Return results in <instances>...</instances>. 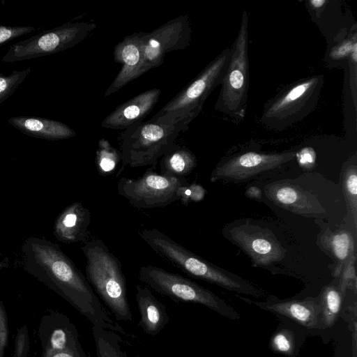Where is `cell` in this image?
<instances>
[{"instance_id": "1", "label": "cell", "mask_w": 357, "mask_h": 357, "mask_svg": "<svg viewBox=\"0 0 357 357\" xmlns=\"http://www.w3.org/2000/svg\"><path fill=\"white\" fill-rule=\"evenodd\" d=\"M139 237L162 259L188 275L237 293L255 296L258 288L242 278L200 257L156 229H144Z\"/></svg>"}, {"instance_id": "2", "label": "cell", "mask_w": 357, "mask_h": 357, "mask_svg": "<svg viewBox=\"0 0 357 357\" xmlns=\"http://www.w3.org/2000/svg\"><path fill=\"white\" fill-rule=\"evenodd\" d=\"M82 250L86 257V279L93 291L116 320L132 321L126 280L119 259L98 238L86 242Z\"/></svg>"}, {"instance_id": "3", "label": "cell", "mask_w": 357, "mask_h": 357, "mask_svg": "<svg viewBox=\"0 0 357 357\" xmlns=\"http://www.w3.org/2000/svg\"><path fill=\"white\" fill-rule=\"evenodd\" d=\"M231 47L222 50L197 77L169 101L151 120L180 125L189 124L202 112L211 93L221 84L227 68Z\"/></svg>"}, {"instance_id": "4", "label": "cell", "mask_w": 357, "mask_h": 357, "mask_svg": "<svg viewBox=\"0 0 357 357\" xmlns=\"http://www.w3.org/2000/svg\"><path fill=\"white\" fill-rule=\"evenodd\" d=\"M185 128L180 125L160 123L153 120L139 122L126 129L120 137L121 167L151 166L155 169L161 158L174 144L181 132Z\"/></svg>"}, {"instance_id": "5", "label": "cell", "mask_w": 357, "mask_h": 357, "mask_svg": "<svg viewBox=\"0 0 357 357\" xmlns=\"http://www.w3.org/2000/svg\"><path fill=\"white\" fill-rule=\"evenodd\" d=\"M324 83V75H317L284 89L266 104L261 123L269 130L282 131L302 121L317 107Z\"/></svg>"}, {"instance_id": "6", "label": "cell", "mask_w": 357, "mask_h": 357, "mask_svg": "<svg viewBox=\"0 0 357 357\" xmlns=\"http://www.w3.org/2000/svg\"><path fill=\"white\" fill-rule=\"evenodd\" d=\"M248 15L243 12L238 36L231 46L227 70L223 77L215 109L237 121L245 115L249 89Z\"/></svg>"}, {"instance_id": "7", "label": "cell", "mask_w": 357, "mask_h": 357, "mask_svg": "<svg viewBox=\"0 0 357 357\" xmlns=\"http://www.w3.org/2000/svg\"><path fill=\"white\" fill-rule=\"evenodd\" d=\"M138 278L148 287L174 301L200 304L223 316L232 319L238 317L236 312L225 301L178 273L146 265L139 267Z\"/></svg>"}, {"instance_id": "8", "label": "cell", "mask_w": 357, "mask_h": 357, "mask_svg": "<svg viewBox=\"0 0 357 357\" xmlns=\"http://www.w3.org/2000/svg\"><path fill=\"white\" fill-rule=\"evenodd\" d=\"M96 26L94 23L68 22L45 30L11 45L1 61H22L66 50L84 40Z\"/></svg>"}, {"instance_id": "9", "label": "cell", "mask_w": 357, "mask_h": 357, "mask_svg": "<svg viewBox=\"0 0 357 357\" xmlns=\"http://www.w3.org/2000/svg\"><path fill=\"white\" fill-rule=\"evenodd\" d=\"M223 235L240 248L252 260V265L268 268L284 260L287 252L269 227L252 220H241L227 225Z\"/></svg>"}, {"instance_id": "10", "label": "cell", "mask_w": 357, "mask_h": 357, "mask_svg": "<svg viewBox=\"0 0 357 357\" xmlns=\"http://www.w3.org/2000/svg\"><path fill=\"white\" fill-rule=\"evenodd\" d=\"M154 169L150 167L137 178L121 177L117 183L118 194L138 208L163 207L178 200L180 188L188 181L158 174Z\"/></svg>"}, {"instance_id": "11", "label": "cell", "mask_w": 357, "mask_h": 357, "mask_svg": "<svg viewBox=\"0 0 357 357\" xmlns=\"http://www.w3.org/2000/svg\"><path fill=\"white\" fill-rule=\"evenodd\" d=\"M295 151H247L220 160L211 174V182H243L278 170L296 158Z\"/></svg>"}, {"instance_id": "12", "label": "cell", "mask_w": 357, "mask_h": 357, "mask_svg": "<svg viewBox=\"0 0 357 357\" xmlns=\"http://www.w3.org/2000/svg\"><path fill=\"white\" fill-rule=\"evenodd\" d=\"M190 39L191 28L188 15L174 18L151 32H144L141 75L160 66L167 52L187 47Z\"/></svg>"}, {"instance_id": "13", "label": "cell", "mask_w": 357, "mask_h": 357, "mask_svg": "<svg viewBox=\"0 0 357 357\" xmlns=\"http://www.w3.org/2000/svg\"><path fill=\"white\" fill-rule=\"evenodd\" d=\"M263 191L270 202L296 215L317 218L329 215L318 192L303 187L300 177L270 182Z\"/></svg>"}, {"instance_id": "14", "label": "cell", "mask_w": 357, "mask_h": 357, "mask_svg": "<svg viewBox=\"0 0 357 357\" xmlns=\"http://www.w3.org/2000/svg\"><path fill=\"white\" fill-rule=\"evenodd\" d=\"M38 335L42 348L41 357L79 345V333L65 314L50 310L44 314L38 324Z\"/></svg>"}, {"instance_id": "15", "label": "cell", "mask_w": 357, "mask_h": 357, "mask_svg": "<svg viewBox=\"0 0 357 357\" xmlns=\"http://www.w3.org/2000/svg\"><path fill=\"white\" fill-rule=\"evenodd\" d=\"M144 35V32L133 33L126 36L116 45L114 59L116 62L121 63L122 67L107 89L105 97L116 92L128 82L142 75Z\"/></svg>"}, {"instance_id": "16", "label": "cell", "mask_w": 357, "mask_h": 357, "mask_svg": "<svg viewBox=\"0 0 357 357\" xmlns=\"http://www.w3.org/2000/svg\"><path fill=\"white\" fill-rule=\"evenodd\" d=\"M159 89H152L141 93L118 106L102 122L108 129L126 130L142 120L151 112L160 96Z\"/></svg>"}, {"instance_id": "17", "label": "cell", "mask_w": 357, "mask_h": 357, "mask_svg": "<svg viewBox=\"0 0 357 357\" xmlns=\"http://www.w3.org/2000/svg\"><path fill=\"white\" fill-rule=\"evenodd\" d=\"M319 247L335 262V275H340L344 266L355 255V238L347 229L326 227L317 236Z\"/></svg>"}, {"instance_id": "18", "label": "cell", "mask_w": 357, "mask_h": 357, "mask_svg": "<svg viewBox=\"0 0 357 357\" xmlns=\"http://www.w3.org/2000/svg\"><path fill=\"white\" fill-rule=\"evenodd\" d=\"M135 299L140 315L138 326L147 335H158L169 321L165 305L156 298L147 286H136Z\"/></svg>"}, {"instance_id": "19", "label": "cell", "mask_w": 357, "mask_h": 357, "mask_svg": "<svg viewBox=\"0 0 357 357\" xmlns=\"http://www.w3.org/2000/svg\"><path fill=\"white\" fill-rule=\"evenodd\" d=\"M252 303L262 309L284 315L308 328H321L322 324L319 299Z\"/></svg>"}, {"instance_id": "20", "label": "cell", "mask_w": 357, "mask_h": 357, "mask_svg": "<svg viewBox=\"0 0 357 357\" xmlns=\"http://www.w3.org/2000/svg\"><path fill=\"white\" fill-rule=\"evenodd\" d=\"M8 123L27 135L46 139H63L76 135V132L66 124L45 118L13 116L8 119Z\"/></svg>"}, {"instance_id": "21", "label": "cell", "mask_w": 357, "mask_h": 357, "mask_svg": "<svg viewBox=\"0 0 357 357\" xmlns=\"http://www.w3.org/2000/svg\"><path fill=\"white\" fill-rule=\"evenodd\" d=\"M197 165L195 154L188 149L174 144L160 160V174L184 178Z\"/></svg>"}, {"instance_id": "22", "label": "cell", "mask_w": 357, "mask_h": 357, "mask_svg": "<svg viewBox=\"0 0 357 357\" xmlns=\"http://www.w3.org/2000/svg\"><path fill=\"white\" fill-rule=\"evenodd\" d=\"M91 223L90 211L82 204L73 205L61 220L63 235L71 241H82L86 238Z\"/></svg>"}, {"instance_id": "23", "label": "cell", "mask_w": 357, "mask_h": 357, "mask_svg": "<svg viewBox=\"0 0 357 357\" xmlns=\"http://www.w3.org/2000/svg\"><path fill=\"white\" fill-rule=\"evenodd\" d=\"M342 192L344 197L347 218L351 220L356 231L357 226V165L356 157L344 165L341 174Z\"/></svg>"}, {"instance_id": "24", "label": "cell", "mask_w": 357, "mask_h": 357, "mask_svg": "<svg viewBox=\"0 0 357 357\" xmlns=\"http://www.w3.org/2000/svg\"><path fill=\"white\" fill-rule=\"evenodd\" d=\"M97 357H132L122 346V339L116 332L92 326Z\"/></svg>"}, {"instance_id": "25", "label": "cell", "mask_w": 357, "mask_h": 357, "mask_svg": "<svg viewBox=\"0 0 357 357\" xmlns=\"http://www.w3.org/2000/svg\"><path fill=\"white\" fill-rule=\"evenodd\" d=\"M342 296L340 290L335 285L326 286L319 297L321 319L324 327L332 326L341 310Z\"/></svg>"}, {"instance_id": "26", "label": "cell", "mask_w": 357, "mask_h": 357, "mask_svg": "<svg viewBox=\"0 0 357 357\" xmlns=\"http://www.w3.org/2000/svg\"><path fill=\"white\" fill-rule=\"evenodd\" d=\"M120 160L121 161L120 151L114 148L107 140L101 139L98 142L96 157V167L100 174H111Z\"/></svg>"}, {"instance_id": "27", "label": "cell", "mask_w": 357, "mask_h": 357, "mask_svg": "<svg viewBox=\"0 0 357 357\" xmlns=\"http://www.w3.org/2000/svg\"><path fill=\"white\" fill-rule=\"evenodd\" d=\"M31 72V68L14 70L8 75L0 74V104L10 97Z\"/></svg>"}, {"instance_id": "28", "label": "cell", "mask_w": 357, "mask_h": 357, "mask_svg": "<svg viewBox=\"0 0 357 357\" xmlns=\"http://www.w3.org/2000/svg\"><path fill=\"white\" fill-rule=\"evenodd\" d=\"M271 347L275 351L291 355L294 349V341L292 334L285 330L278 332L271 339Z\"/></svg>"}, {"instance_id": "29", "label": "cell", "mask_w": 357, "mask_h": 357, "mask_svg": "<svg viewBox=\"0 0 357 357\" xmlns=\"http://www.w3.org/2000/svg\"><path fill=\"white\" fill-rule=\"evenodd\" d=\"M206 193V190L202 185L188 183L180 188L178 200L182 204L188 205L190 202L202 200Z\"/></svg>"}, {"instance_id": "30", "label": "cell", "mask_w": 357, "mask_h": 357, "mask_svg": "<svg viewBox=\"0 0 357 357\" xmlns=\"http://www.w3.org/2000/svg\"><path fill=\"white\" fill-rule=\"evenodd\" d=\"M30 349V338L26 325L19 328L15 336L13 357H28Z\"/></svg>"}, {"instance_id": "31", "label": "cell", "mask_w": 357, "mask_h": 357, "mask_svg": "<svg viewBox=\"0 0 357 357\" xmlns=\"http://www.w3.org/2000/svg\"><path fill=\"white\" fill-rule=\"evenodd\" d=\"M33 26H8L0 25V46L11 40L34 31Z\"/></svg>"}, {"instance_id": "32", "label": "cell", "mask_w": 357, "mask_h": 357, "mask_svg": "<svg viewBox=\"0 0 357 357\" xmlns=\"http://www.w3.org/2000/svg\"><path fill=\"white\" fill-rule=\"evenodd\" d=\"M8 321L7 312L0 301V357H4L8 342Z\"/></svg>"}, {"instance_id": "33", "label": "cell", "mask_w": 357, "mask_h": 357, "mask_svg": "<svg viewBox=\"0 0 357 357\" xmlns=\"http://www.w3.org/2000/svg\"><path fill=\"white\" fill-rule=\"evenodd\" d=\"M356 257L353 256L349 262L344 266L341 274L340 281V290L344 292L351 282L356 283V276L355 271Z\"/></svg>"}, {"instance_id": "34", "label": "cell", "mask_w": 357, "mask_h": 357, "mask_svg": "<svg viewBox=\"0 0 357 357\" xmlns=\"http://www.w3.org/2000/svg\"><path fill=\"white\" fill-rule=\"evenodd\" d=\"M356 45V35L354 34L353 38L346 40L340 45L335 47L331 52L330 56L334 60L349 57L354 47Z\"/></svg>"}, {"instance_id": "35", "label": "cell", "mask_w": 357, "mask_h": 357, "mask_svg": "<svg viewBox=\"0 0 357 357\" xmlns=\"http://www.w3.org/2000/svg\"><path fill=\"white\" fill-rule=\"evenodd\" d=\"M357 45L355 46L349 56V63L350 70V85L353 96L354 107L356 109V62H357Z\"/></svg>"}, {"instance_id": "36", "label": "cell", "mask_w": 357, "mask_h": 357, "mask_svg": "<svg viewBox=\"0 0 357 357\" xmlns=\"http://www.w3.org/2000/svg\"><path fill=\"white\" fill-rule=\"evenodd\" d=\"M47 357H86L82 344L56 353H54Z\"/></svg>"}, {"instance_id": "37", "label": "cell", "mask_w": 357, "mask_h": 357, "mask_svg": "<svg viewBox=\"0 0 357 357\" xmlns=\"http://www.w3.org/2000/svg\"><path fill=\"white\" fill-rule=\"evenodd\" d=\"M246 197L250 199L261 201L262 199V190L257 186H250L245 192Z\"/></svg>"}, {"instance_id": "38", "label": "cell", "mask_w": 357, "mask_h": 357, "mask_svg": "<svg viewBox=\"0 0 357 357\" xmlns=\"http://www.w3.org/2000/svg\"><path fill=\"white\" fill-rule=\"evenodd\" d=\"M299 161L301 165H307V164L312 165L313 160L312 153H303L301 154Z\"/></svg>"}, {"instance_id": "39", "label": "cell", "mask_w": 357, "mask_h": 357, "mask_svg": "<svg viewBox=\"0 0 357 357\" xmlns=\"http://www.w3.org/2000/svg\"><path fill=\"white\" fill-rule=\"evenodd\" d=\"M314 8L318 9L323 6L326 3V1H310L309 2Z\"/></svg>"}]
</instances>
